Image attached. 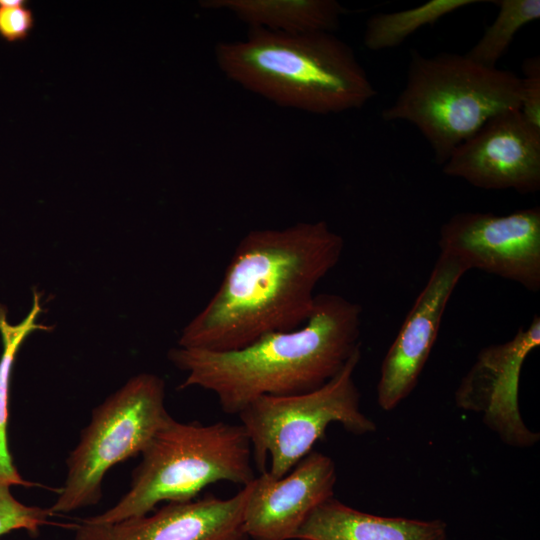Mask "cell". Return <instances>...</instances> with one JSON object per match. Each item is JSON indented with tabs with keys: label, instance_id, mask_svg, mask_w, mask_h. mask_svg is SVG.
I'll list each match as a JSON object with an SVG mask.
<instances>
[{
	"label": "cell",
	"instance_id": "obj_1",
	"mask_svg": "<svg viewBox=\"0 0 540 540\" xmlns=\"http://www.w3.org/2000/svg\"><path fill=\"white\" fill-rule=\"evenodd\" d=\"M344 246L322 220L249 231L216 292L183 329L179 346L230 351L303 325L316 286L338 264Z\"/></svg>",
	"mask_w": 540,
	"mask_h": 540
},
{
	"label": "cell",
	"instance_id": "obj_16",
	"mask_svg": "<svg viewBox=\"0 0 540 540\" xmlns=\"http://www.w3.org/2000/svg\"><path fill=\"white\" fill-rule=\"evenodd\" d=\"M41 312L40 295L33 293V305L29 314L18 324H10L7 320L6 308L0 304V335L3 350L0 357V482L12 485L30 486L18 473L9 451L7 425L9 387L16 354L24 340L34 330H50L51 328L36 322Z\"/></svg>",
	"mask_w": 540,
	"mask_h": 540
},
{
	"label": "cell",
	"instance_id": "obj_9",
	"mask_svg": "<svg viewBox=\"0 0 540 540\" xmlns=\"http://www.w3.org/2000/svg\"><path fill=\"white\" fill-rule=\"evenodd\" d=\"M539 345L540 317L535 315L509 341L480 350L455 390L456 407L479 414L483 423L510 447L530 448L540 438L525 424L519 407L522 366Z\"/></svg>",
	"mask_w": 540,
	"mask_h": 540
},
{
	"label": "cell",
	"instance_id": "obj_20",
	"mask_svg": "<svg viewBox=\"0 0 540 540\" xmlns=\"http://www.w3.org/2000/svg\"><path fill=\"white\" fill-rule=\"evenodd\" d=\"M521 99L519 111L523 118L540 131V60L526 59L522 65Z\"/></svg>",
	"mask_w": 540,
	"mask_h": 540
},
{
	"label": "cell",
	"instance_id": "obj_21",
	"mask_svg": "<svg viewBox=\"0 0 540 540\" xmlns=\"http://www.w3.org/2000/svg\"><path fill=\"white\" fill-rule=\"evenodd\" d=\"M34 26L32 11L25 5L0 7V36L8 42L27 38Z\"/></svg>",
	"mask_w": 540,
	"mask_h": 540
},
{
	"label": "cell",
	"instance_id": "obj_13",
	"mask_svg": "<svg viewBox=\"0 0 540 540\" xmlns=\"http://www.w3.org/2000/svg\"><path fill=\"white\" fill-rule=\"evenodd\" d=\"M249 484L234 496L209 494L167 502L155 512L114 523L75 526V540H246L243 516Z\"/></svg>",
	"mask_w": 540,
	"mask_h": 540
},
{
	"label": "cell",
	"instance_id": "obj_11",
	"mask_svg": "<svg viewBox=\"0 0 540 540\" xmlns=\"http://www.w3.org/2000/svg\"><path fill=\"white\" fill-rule=\"evenodd\" d=\"M467 268L455 257L439 253L429 278L389 347L376 387L377 403L395 409L416 387L438 336L443 314Z\"/></svg>",
	"mask_w": 540,
	"mask_h": 540
},
{
	"label": "cell",
	"instance_id": "obj_7",
	"mask_svg": "<svg viewBox=\"0 0 540 540\" xmlns=\"http://www.w3.org/2000/svg\"><path fill=\"white\" fill-rule=\"evenodd\" d=\"M170 418L164 381L148 373L131 378L93 409L89 424L66 460L67 475L51 512L97 504L106 472L141 454Z\"/></svg>",
	"mask_w": 540,
	"mask_h": 540
},
{
	"label": "cell",
	"instance_id": "obj_22",
	"mask_svg": "<svg viewBox=\"0 0 540 540\" xmlns=\"http://www.w3.org/2000/svg\"><path fill=\"white\" fill-rule=\"evenodd\" d=\"M24 0H0V7H15L25 5Z\"/></svg>",
	"mask_w": 540,
	"mask_h": 540
},
{
	"label": "cell",
	"instance_id": "obj_14",
	"mask_svg": "<svg viewBox=\"0 0 540 540\" xmlns=\"http://www.w3.org/2000/svg\"><path fill=\"white\" fill-rule=\"evenodd\" d=\"M439 519L416 520L365 513L334 497L316 507L297 531L296 540H445Z\"/></svg>",
	"mask_w": 540,
	"mask_h": 540
},
{
	"label": "cell",
	"instance_id": "obj_15",
	"mask_svg": "<svg viewBox=\"0 0 540 540\" xmlns=\"http://www.w3.org/2000/svg\"><path fill=\"white\" fill-rule=\"evenodd\" d=\"M201 5L228 11L250 29L286 34L333 33L346 12L335 0H207Z\"/></svg>",
	"mask_w": 540,
	"mask_h": 540
},
{
	"label": "cell",
	"instance_id": "obj_8",
	"mask_svg": "<svg viewBox=\"0 0 540 540\" xmlns=\"http://www.w3.org/2000/svg\"><path fill=\"white\" fill-rule=\"evenodd\" d=\"M441 253L477 269L513 281L531 292L540 290V208L505 215L460 212L440 228Z\"/></svg>",
	"mask_w": 540,
	"mask_h": 540
},
{
	"label": "cell",
	"instance_id": "obj_17",
	"mask_svg": "<svg viewBox=\"0 0 540 540\" xmlns=\"http://www.w3.org/2000/svg\"><path fill=\"white\" fill-rule=\"evenodd\" d=\"M481 0H429L416 7L372 15L366 23L363 44L371 51L400 46L407 38L446 15Z\"/></svg>",
	"mask_w": 540,
	"mask_h": 540
},
{
	"label": "cell",
	"instance_id": "obj_19",
	"mask_svg": "<svg viewBox=\"0 0 540 540\" xmlns=\"http://www.w3.org/2000/svg\"><path fill=\"white\" fill-rule=\"evenodd\" d=\"M10 487L0 482V536L14 530H25L36 536L40 527L48 523L51 510L21 503L12 495Z\"/></svg>",
	"mask_w": 540,
	"mask_h": 540
},
{
	"label": "cell",
	"instance_id": "obj_12",
	"mask_svg": "<svg viewBox=\"0 0 540 540\" xmlns=\"http://www.w3.org/2000/svg\"><path fill=\"white\" fill-rule=\"evenodd\" d=\"M336 465L331 457L311 451L286 475L261 471L249 483L243 529L253 540H291L311 512L334 497Z\"/></svg>",
	"mask_w": 540,
	"mask_h": 540
},
{
	"label": "cell",
	"instance_id": "obj_2",
	"mask_svg": "<svg viewBox=\"0 0 540 540\" xmlns=\"http://www.w3.org/2000/svg\"><path fill=\"white\" fill-rule=\"evenodd\" d=\"M362 308L332 293L317 294L307 321L266 334L230 351L173 348L170 361L187 372L179 389L212 392L227 414L238 415L261 396L315 390L333 378L361 348Z\"/></svg>",
	"mask_w": 540,
	"mask_h": 540
},
{
	"label": "cell",
	"instance_id": "obj_4",
	"mask_svg": "<svg viewBox=\"0 0 540 540\" xmlns=\"http://www.w3.org/2000/svg\"><path fill=\"white\" fill-rule=\"evenodd\" d=\"M520 99L521 77L514 72L480 65L465 54L412 50L404 87L382 118L415 126L442 166L487 120L519 109Z\"/></svg>",
	"mask_w": 540,
	"mask_h": 540
},
{
	"label": "cell",
	"instance_id": "obj_5",
	"mask_svg": "<svg viewBox=\"0 0 540 540\" xmlns=\"http://www.w3.org/2000/svg\"><path fill=\"white\" fill-rule=\"evenodd\" d=\"M141 455L122 498L84 521L104 524L143 516L163 501L195 499L212 483L243 487L255 478L251 444L241 424L180 422L171 416Z\"/></svg>",
	"mask_w": 540,
	"mask_h": 540
},
{
	"label": "cell",
	"instance_id": "obj_18",
	"mask_svg": "<svg viewBox=\"0 0 540 540\" xmlns=\"http://www.w3.org/2000/svg\"><path fill=\"white\" fill-rule=\"evenodd\" d=\"M492 2L499 8L497 16L476 44L465 54L474 62L491 68L496 67L497 62L507 52L517 32L540 18L539 0Z\"/></svg>",
	"mask_w": 540,
	"mask_h": 540
},
{
	"label": "cell",
	"instance_id": "obj_10",
	"mask_svg": "<svg viewBox=\"0 0 540 540\" xmlns=\"http://www.w3.org/2000/svg\"><path fill=\"white\" fill-rule=\"evenodd\" d=\"M442 168L445 175L480 189L535 193L540 189V131L519 109L501 112L459 144Z\"/></svg>",
	"mask_w": 540,
	"mask_h": 540
},
{
	"label": "cell",
	"instance_id": "obj_3",
	"mask_svg": "<svg viewBox=\"0 0 540 540\" xmlns=\"http://www.w3.org/2000/svg\"><path fill=\"white\" fill-rule=\"evenodd\" d=\"M231 81L277 106L327 115L365 106L377 94L353 49L333 33L250 29L215 47Z\"/></svg>",
	"mask_w": 540,
	"mask_h": 540
},
{
	"label": "cell",
	"instance_id": "obj_6",
	"mask_svg": "<svg viewBox=\"0 0 540 540\" xmlns=\"http://www.w3.org/2000/svg\"><path fill=\"white\" fill-rule=\"evenodd\" d=\"M360 359L361 348L321 387L295 395L261 396L238 414L261 471L269 458L268 473L275 478L286 475L312 451L331 424L338 423L355 435L376 430L375 422L361 410L354 380Z\"/></svg>",
	"mask_w": 540,
	"mask_h": 540
}]
</instances>
